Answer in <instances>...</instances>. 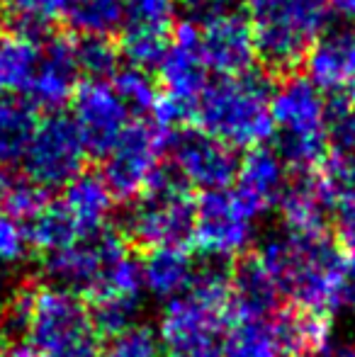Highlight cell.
<instances>
[{
    "instance_id": "obj_27",
    "label": "cell",
    "mask_w": 355,
    "mask_h": 357,
    "mask_svg": "<svg viewBox=\"0 0 355 357\" xmlns=\"http://www.w3.org/2000/svg\"><path fill=\"white\" fill-rule=\"evenodd\" d=\"M24 236H27V243L32 248L42 250L47 255L63 250L76 243V241L86 238L81 234V229H78V224L71 219V214L63 209L61 202H49L47 209L27 224Z\"/></svg>"
},
{
    "instance_id": "obj_28",
    "label": "cell",
    "mask_w": 355,
    "mask_h": 357,
    "mask_svg": "<svg viewBox=\"0 0 355 357\" xmlns=\"http://www.w3.org/2000/svg\"><path fill=\"white\" fill-rule=\"evenodd\" d=\"M88 314L100 338H117L137 326L142 314V296L100 294L88 299Z\"/></svg>"
},
{
    "instance_id": "obj_10",
    "label": "cell",
    "mask_w": 355,
    "mask_h": 357,
    "mask_svg": "<svg viewBox=\"0 0 355 357\" xmlns=\"http://www.w3.org/2000/svg\"><path fill=\"white\" fill-rule=\"evenodd\" d=\"M88 151L71 117L54 112L37 122L27 151L22 155V170L29 183L42 190L66 188L83 173Z\"/></svg>"
},
{
    "instance_id": "obj_20",
    "label": "cell",
    "mask_w": 355,
    "mask_h": 357,
    "mask_svg": "<svg viewBox=\"0 0 355 357\" xmlns=\"http://www.w3.org/2000/svg\"><path fill=\"white\" fill-rule=\"evenodd\" d=\"M287 180V165L280 160L275 151L253 149L239 163L234 195L253 216H261L280 202Z\"/></svg>"
},
{
    "instance_id": "obj_35",
    "label": "cell",
    "mask_w": 355,
    "mask_h": 357,
    "mask_svg": "<svg viewBox=\"0 0 355 357\" xmlns=\"http://www.w3.org/2000/svg\"><path fill=\"white\" fill-rule=\"evenodd\" d=\"M328 144L331 153L355 160V107L346 100H336V107L328 105Z\"/></svg>"
},
{
    "instance_id": "obj_30",
    "label": "cell",
    "mask_w": 355,
    "mask_h": 357,
    "mask_svg": "<svg viewBox=\"0 0 355 357\" xmlns=\"http://www.w3.org/2000/svg\"><path fill=\"white\" fill-rule=\"evenodd\" d=\"M224 357H282L268 321H234Z\"/></svg>"
},
{
    "instance_id": "obj_1",
    "label": "cell",
    "mask_w": 355,
    "mask_h": 357,
    "mask_svg": "<svg viewBox=\"0 0 355 357\" xmlns=\"http://www.w3.org/2000/svg\"><path fill=\"white\" fill-rule=\"evenodd\" d=\"M232 324V265L207 258L185 294L168 301L161 319L163 357H224Z\"/></svg>"
},
{
    "instance_id": "obj_43",
    "label": "cell",
    "mask_w": 355,
    "mask_h": 357,
    "mask_svg": "<svg viewBox=\"0 0 355 357\" xmlns=\"http://www.w3.org/2000/svg\"><path fill=\"white\" fill-rule=\"evenodd\" d=\"M0 357H8V353H5V350H3V348H0Z\"/></svg>"
},
{
    "instance_id": "obj_13",
    "label": "cell",
    "mask_w": 355,
    "mask_h": 357,
    "mask_svg": "<svg viewBox=\"0 0 355 357\" xmlns=\"http://www.w3.org/2000/svg\"><path fill=\"white\" fill-rule=\"evenodd\" d=\"M253 221L256 216L239 202L234 190L204 192L197 199L195 243L207 258H239L253 238Z\"/></svg>"
},
{
    "instance_id": "obj_3",
    "label": "cell",
    "mask_w": 355,
    "mask_h": 357,
    "mask_svg": "<svg viewBox=\"0 0 355 357\" xmlns=\"http://www.w3.org/2000/svg\"><path fill=\"white\" fill-rule=\"evenodd\" d=\"M270 95L268 78L256 71L207 83L195 107L199 132L234 151L261 149L275 132Z\"/></svg>"
},
{
    "instance_id": "obj_29",
    "label": "cell",
    "mask_w": 355,
    "mask_h": 357,
    "mask_svg": "<svg viewBox=\"0 0 355 357\" xmlns=\"http://www.w3.org/2000/svg\"><path fill=\"white\" fill-rule=\"evenodd\" d=\"M66 17L81 37H109L124 22V0H78L68 5Z\"/></svg>"
},
{
    "instance_id": "obj_16",
    "label": "cell",
    "mask_w": 355,
    "mask_h": 357,
    "mask_svg": "<svg viewBox=\"0 0 355 357\" xmlns=\"http://www.w3.org/2000/svg\"><path fill=\"white\" fill-rule=\"evenodd\" d=\"M176 0H127L119 54L134 68H153L166 56L176 22Z\"/></svg>"
},
{
    "instance_id": "obj_23",
    "label": "cell",
    "mask_w": 355,
    "mask_h": 357,
    "mask_svg": "<svg viewBox=\"0 0 355 357\" xmlns=\"http://www.w3.org/2000/svg\"><path fill=\"white\" fill-rule=\"evenodd\" d=\"M144 287L161 299H176L190 289L197 273L188 248H153L142 260Z\"/></svg>"
},
{
    "instance_id": "obj_9",
    "label": "cell",
    "mask_w": 355,
    "mask_h": 357,
    "mask_svg": "<svg viewBox=\"0 0 355 357\" xmlns=\"http://www.w3.org/2000/svg\"><path fill=\"white\" fill-rule=\"evenodd\" d=\"M173 132L156 122H132L117 146L105 155L103 183L112 199L134 202L151 188L163 170V153L168 151Z\"/></svg>"
},
{
    "instance_id": "obj_32",
    "label": "cell",
    "mask_w": 355,
    "mask_h": 357,
    "mask_svg": "<svg viewBox=\"0 0 355 357\" xmlns=\"http://www.w3.org/2000/svg\"><path fill=\"white\" fill-rule=\"evenodd\" d=\"M109 83L117 90L122 102L129 107V112L132 109H137V112H153V107L158 105V98H161L156 80L146 71H142V68H117V73H114V78Z\"/></svg>"
},
{
    "instance_id": "obj_5",
    "label": "cell",
    "mask_w": 355,
    "mask_h": 357,
    "mask_svg": "<svg viewBox=\"0 0 355 357\" xmlns=\"http://www.w3.org/2000/svg\"><path fill=\"white\" fill-rule=\"evenodd\" d=\"M328 17V0H251L256 56L273 71H292L324 34Z\"/></svg>"
},
{
    "instance_id": "obj_18",
    "label": "cell",
    "mask_w": 355,
    "mask_h": 357,
    "mask_svg": "<svg viewBox=\"0 0 355 357\" xmlns=\"http://www.w3.org/2000/svg\"><path fill=\"white\" fill-rule=\"evenodd\" d=\"M78 61H76V42L68 37H52L42 44V59H39L37 73L29 83L27 98L34 109L59 112L66 102H71L78 88Z\"/></svg>"
},
{
    "instance_id": "obj_2",
    "label": "cell",
    "mask_w": 355,
    "mask_h": 357,
    "mask_svg": "<svg viewBox=\"0 0 355 357\" xmlns=\"http://www.w3.org/2000/svg\"><path fill=\"white\" fill-rule=\"evenodd\" d=\"M258 258L278 282L282 299L302 309L331 314L341 306L343 253L328 231L270 236L258 250Z\"/></svg>"
},
{
    "instance_id": "obj_22",
    "label": "cell",
    "mask_w": 355,
    "mask_h": 357,
    "mask_svg": "<svg viewBox=\"0 0 355 357\" xmlns=\"http://www.w3.org/2000/svg\"><path fill=\"white\" fill-rule=\"evenodd\" d=\"M278 204L287 231H294V234L328 231V204L317 173H297L294 180H287V188Z\"/></svg>"
},
{
    "instance_id": "obj_24",
    "label": "cell",
    "mask_w": 355,
    "mask_h": 357,
    "mask_svg": "<svg viewBox=\"0 0 355 357\" xmlns=\"http://www.w3.org/2000/svg\"><path fill=\"white\" fill-rule=\"evenodd\" d=\"M42 59V44L24 32H0V95H27Z\"/></svg>"
},
{
    "instance_id": "obj_7",
    "label": "cell",
    "mask_w": 355,
    "mask_h": 357,
    "mask_svg": "<svg viewBox=\"0 0 355 357\" xmlns=\"http://www.w3.org/2000/svg\"><path fill=\"white\" fill-rule=\"evenodd\" d=\"M24 343L44 357H100V335L88 306L56 287L34 289Z\"/></svg>"
},
{
    "instance_id": "obj_37",
    "label": "cell",
    "mask_w": 355,
    "mask_h": 357,
    "mask_svg": "<svg viewBox=\"0 0 355 357\" xmlns=\"http://www.w3.org/2000/svg\"><path fill=\"white\" fill-rule=\"evenodd\" d=\"M27 253V236L22 224L0 209V263H17Z\"/></svg>"
},
{
    "instance_id": "obj_38",
    "label": "cell",
    "mask_w": 355,
    "mask_h": 357,
    "mask_svg": "<svg viewBox=\"0 0 355 357\" xmlns=\"http://www.w3.org/2000/svg\"><path fill=\"white\" fill-rule=\"evenodd\" d=\"M341 306L355 309V255H343V270H341V291H338Z\"/></svg>"
},
{
    "instance_id": "obj_26",
    "label": "cell",
    "mask_w": 355,
    "mask_h": 357,
    "mask_svg": "<svg viewBox=\"0 0 355 357\" xmlns=\"http://www.w3.org/2000/svg\"><path fill=\"white\" fill-rule=\"evenodd\" d=\"M37 122V112L29 102L0 98V165L22 163Z\"/></svg>"
},
{
    "instance_id": "obj_31",
    "label": "cell",
    "mask_w": 355,
    "mask_h": 357,
    "mask_svg": "<svg viewBox=\"0 0 355 357\" xmlns=\"http://www.w3.org/2000/svg\"><path fill=\"white\" fill-rule=\"evenodd\" d=\"M0 13L8 15L17 32L37 37L54 20L66 13V3L63 0H0Z\"/></svg>"
},
{
    "instance_id": "obj_12",
    "label": "cell",
    "mask_w": 355,
    "mask_h": 357,
    "mask_svg": "<svg viewBox=\"0 0 355 357\" xmlns=\"http://www.w3.org/2000/svg\"><path fill=\"white\" fill-rule=\"evenodd\" d=\"M195 24L207 71H214L219 78H234L251 71L256 61V39L251 20L241 10L224 0Z\"/></svg>"
},
{
    "instance_id": "obj_42",
    "label": "cell",
    "mask_w": 355,
    "mask_h": 357,
    "mask_svg": "<svg viewBox=\"0 0 355 357\" xmlns=\"http://www.w3.org/2000/svg\"><path fill=\"white\" fill-rule=\"evenodd\" d=\"M63 3H66V8H68V5H73V3H78V0H63Z\"/></svg>"
},
{
    "instance_id": "obj_11",
    "label": "cell",
    "mask_w": 355,
    "mask_h": 357,
    "mask_svg": "<svg viewBox=\"0 0 355 357\" xmlns=\"http://www.w3.org/2000/svg\"><path fill=\"white\" fill-rule=\"evenodd\" d=\"M124 255H129L127 241L122 238L119 231L105 226L86 238L76 241L68 248L47 255L44 273L56 289L71 291L76 296L86 294L88 299H93L103 289L109 270Z\"/></svg>"
},
{
    "instance_id": "obj_39",
    "label": "cell",
    "mask_w": 355,
    "mask_h": 357,
    "mask_svg": "<svg viewBox=\"0 0 355 357\" xmlns=\"http://www.w3.org/2000/svg\"><path fill=\"white\" fill-rule=\"evenodd\" d=\"M331 10L343 20H355V0H328Z\"/></svg>"
},
{
    "instance_id": "obj_17",
    "label": "cell",
    "mask_w": 355,
    "mask_h": 357,
    "mask_svg": "<svg viewBox=\"0 0 355 357\" xmlns=\"http://www.w3.org/2000/svg\"><path fill=\"white\" fill-rule=\"evenodd\" d=\"M307 80L322 93L355 102V29H333L317 39L304 59Z\"/></svg>"
},
{
    "instance_id": "obj_19",
    "label": "cell",
    "mask_w": 355,
    "mask_h": 357,
    "mask_svg": "<svg viewBox=\"0 0 355 357\" xmlns=\"http://www.w3.org/2000/svg\"><path fill=\"white\" fill-rule=\"evenodd\" d=\"M282 306V291L258 253H243L232 265V321H268Z\"/></svg>"
},
{
    "instance_id": "obj_4",
    "label": "cell",
    "mask_w": 355,
    "mask_h": 357,
    "mask_svg": "<svg viewBox=\"0 0 355 357\" xmlns=\"http://www.w3.org/2000/svg\"><path fill=\"white\" fill-rule=\"evenodd\" d=\"M278 151L287 168L314 173L328 155V102L307 78L292 75L270 95Z\"/></svg>"
},
{
    "instance_id": "obj_8",
    "label": "cell",
    "mask_w": 355,
    "mask_h": 357,
    "mask_svg": "<svg viewBox=\"0 0 355 357\" xmlns=\"http://www.w3.org/2000/svg\"><path fill=\"white\" fill-rule=\"evenodd\" d=\"M158 80L163 90L151 112V122L173 132L178 122L195 114L197 100L207 88V66L199 52L197 24L190 20L173 29L168 52L158 63Z\"/></svg>"
},
{
    "instance_id": "obj_15",
    "label": "cell",
    "mask_w": 355,
    "mask_h": 357,
    "mask_svg": "<svg viewBox=\"0 0 355 357\" xmlns=\"http://www.w3.org/2000/svg\"><path fill=\"white\" fill-rule=\"evenodd\" d=\"M168 151L173 158V170L188 188L202 192L227 190L236 180L239 155L227 144L207 137L204 132H173Z\"/></svg>"
},
{
    "instance_id": "obj_6",
    "label": "cell",
    "mask_w": 355,
    "mask_h": 357,
    "mask_svg": "<svg viewBox=\"0 0 355 357\" xmlns=\"http://www.w3.org/2000/svg\"><path fill=\"white\" fill-rule=\"evenodd\" d=\"M197 199L176 173L161 170L151 188L139 195L122 216L124 241L144 250L188 248L195 241Z\"/></svg>"
},
{
    "instance_id": "obj_40",
    "label": "cell",
    "mask_w": 355,
    "mask_h": 357,
    "mask_svg": "<svg viewBox=\"0 0 355 357\" xmlns=\"http://www.w3.org/2000/svg\"><path fill=\"white\" fill-rule=\"evenodd\" d=\"M317 357H355V345H331L328 343Z\"/></svg>"
},
{
    "instance_id": "obj_21",
    "label": "cell",
    "mask_w": 355,
    "mask_h": 357,
    "mask_svg": "<svg viewBox=\"0 0 355 357\" xmlns=\"http://www.w3.org/2000/svg\"><path fill=\"white\" fill-rule=\"evenodd\" d=\"M282 357H317L331 338V314L285 304L268 319Z\"/></svg>"
},
{
    "instance_id": "obj_25",
    "label": "cell",
    "mask_w": 355,
    "mask_h": 357,
    "mask_svg": "<svg viewBox=\"0 0 355 357\" xmlns=\"http://www.w3.org/2000/svg\"><path fill=\"white\" fill-rule=\"evenodd\" d=\"M71 219L78 224L83 236L105 229V221L112 209V195L103 178L95 173H81L76 180L63 188V197L59 199Z\"/></svg>"
},
{
    "instance_id": "obj_41",
    "label": "cell",
    "mask_w": 355,
    "mask_h": 357,
    "mask_svg": "<svg viewBox=\"0 0 355 357\" xmlns=\"http://www.w3.org/2000/svg\"><path fill=\"white\" fill-rule=\"evenodd\" d=\"M3 192H5V178L0 175V199H3Z\"/></svg>"
},
{
    "instance_id": "obj_14",
    "label": "cell",
    "mask_w": 355,
    "mask_h": 357,
    "mask_svg": "<svg viewBox=\"0 0 355 357\" xmlns=\"http://www.w3.org/2000/svg\"><path fill=\"white\" fill-rule=\"evenodd\" d=\"M73 117L88 153L107 155L129 129V107L122 102L109 80H86L78 83L71 98Z\"/></svg>"
},
{
    "instance_id": "obj_33",
    "label": "cell",
    "mask_w": 355,
    "mask_h": 357,
    "mask_svg": "<svg viewBox=\"0 0 355 357\" xmlns=\"http://www.w3.org/2000/svg\"><path fill=\"white\" fill-rule=\"evenodd\" d=\"M119 47L109 37H81L76 42L78 71L86 73L88 80H105L109 73H117Z\"/></svg>"
},
{
    "instance_id": "obj_34",
    "label": "cell",
    "mask_w": 355,
    "mask_h": 357,
    "mask_svg": "<svg viewBox=\"0 0 355 357\" xmlns=\"http://www.w3.org/2000/svg\"><path fill=\"white\" fill-rule=\"evenodd\" d=\"M3 204H5L3 212L10 219H15L17 224H29V221L37 219L47 209L49 197H47V190H42L39 185L22 178V180H13V183H5Z\"/></svg>"
},
{
    "instance_id": "obj_36",
    "label": "cell",
    "mask_w": 355,
    "mask_h": 357,
    "mask_svg": "<svg viewBox=\"0 0 355 357\" xmlns=\"http://www.w3.org/2000/svg\"><path fill=\"white\" fill-rule=\"evenodd\" d=\"M100 357H161V343L149 326H134L132 331L109 340Z\"/></svg>"
}]
</instances>
